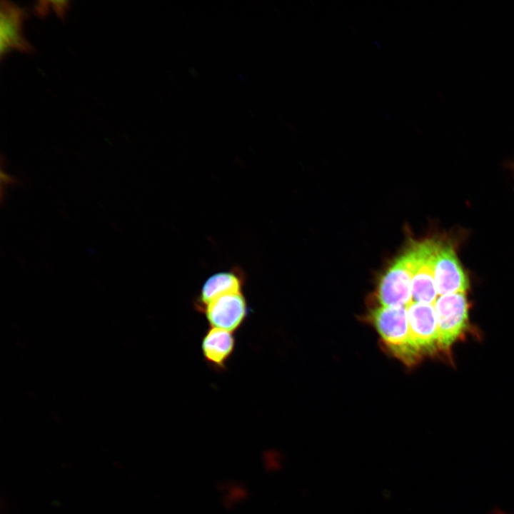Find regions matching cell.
<instances>
[{"label": "cell", "mask_w": 514, "mask_h": 514, "mask_svg": "<svg viewBox=\"0 0 514 514\" xmlns=\"http://www.w3.org/2000/svg\"><path fill=\"white\" fill-rule=\"evenodd\" d=\"M438 343L450 346L467 326L468 306L465 293H453L438 296L435 303Z\"/></svg>", "instance_id": "cell-3"}, {"label": "cell", "mask_w": 514, "mask_h": 514, "mask_svg": "<svg viewBox=\"0 0 514 514\" xmlns=\"http://www.w3.org/2000/svg\"><path fill=\"white\" fill-rule=\"evenodd\" d=\"M436 243L435 240L428 239L410 247L414 261L413 302L434 305L438 297L434 276Z\"/></svg>", "instance_id": "cell-4"}, {"label": "cell", "mask_w": 514, "mask_h": 514, "mask_svg": "<svg viewBox=\"0 0 514 514\" xmlns=\"http://www.w3.org/2000/svg\"><path fill=\"white\" fill-rule=\"evenodd\" d=\"M24 11L22 9L8 1H1L0 9V54L1 58L11 49L31 53L32 45L23 33Z\"/></svg>", "instance_id": "cell-8"}, {"label": "cell", "mask_w": 514, "mask_h": 514, "mask_svg": "<svg viewBox=\"0 0 514 514\" xmlns=\"http://www.w3.org/2000/svg\"><path fill=\"white\" fill-rule=\"evenodd\" d=\"M488 514H514V512L508 510L503 507L495 505L489 510Z\"/></svg>", "instance_id": "cell-12"}, {"label": "cell", "mask_w": 514, "mask_h": 514, "mask_svg": "<svg viewBox=\"0 0 514 514\" xmlns=\"http://www.w3.org/2000/svg\"><path fill=\"white\" fill-rule=\"evenodd\" d=\"M407 313L410 336L418 352L433 350L439 338L434 305L412 302Z\"/></svg>", "instance_id": "cell-7"}, {"label": "cell", "mask_w": 514, "mask_h": 514, "mask_svg": "<svg viewBox=\"0 0 514 514\" xmlns=\"http://www.w3.org/2000/svg\"><path fill=\"white\" fill-rule=\"evenodd\" d=\"M209 326L236 332L246 321L248 307L243 292L221 296L203 310Z\"/></svg>", "instance_id": "cell-6"}, {"label": "cell", "mask_w": 514, "mask_h": 514, "mask_svg": "<svg viewBox=\"0 0 514 514\" xmlns=\"http://www.w3.org/2000/svg\"><path fill=\"white\" fill-rule=\"evenodd\" d=\"M369 316L391 353L407 365L414 363L420 353L410 336L407 308L381 306Z\"/></svg>", "instance_id": "cell-1"}, {"label": "cell", "mask_w": 514, "mask_h": 514, "mask_svg": "<svg viewBox=\"0 0 514 514\" xmlns=\"http://www.w3.org/2000/svg\"><path fill=\"white\" fill-rule=\"evenodd\" d=\"M236 339L233 332L209 327L201 339L202 355L207 365L221 372L226 368V362L233 355Z\"/></svg>", "instance_id": "cell-10"}, {"label": "cell", "mask_w": 514, "mask_h": 514, "mask_svg": "<svg viewBox=\"0 0 514 514\" xmlns=\"http://www.w3.org/2000/svg\"><path fill=\"white\" fill-rule=\"evenodd\" d=\"M245 279V274L240 268H232L210 276L194 299L195 310L201 313L204 308L217 298L228 293L242 292Z\"/></svg>", "instance_id": "cell-9"}, {"label": "cell", "mask_w": 514, "mask_h": 514, "mask_svg": "<svg viewBox=\"0 0 514 514\" xmlns=\"http://www.w3.org/2000/svg\"><path fill=\"white\" fill-rule=\"evenodd\" d=\"M54 11L59 17H63L66 9H68L69 2L66 1H50Z\"/></svg>", "instance_id": "cell-11"}, {"label": "cell", "mask_w": 514, "mask_h": 514, "mask_svg": "<svg viewBox=\"0 0 514 514\" xmlns=\"http://www.w3.org/2000/svg\"><path fill=\"white\" fill-rule=\"evenodd\" d=\"M434 276L438 296L465 293L469 283L453 246L437 241Z\"/></svg>", "instance_id": "cell-5"}, {"label": "cell", "mask_w": 514, "mask_h": 514, "mask_svg": "<svg viewBox=\"0 0 514 514\" xmlns=\"http://www.w3.org/2000/svg\"><path fill=\"white\" fill-rule=\"evenodd\" d=\"M414 271L410 248L398 258L381 277L377 298L381 306L408 308L413 302L412 281Z\"/></svg>", "instance_id": "cell-2"}]
</instances>
